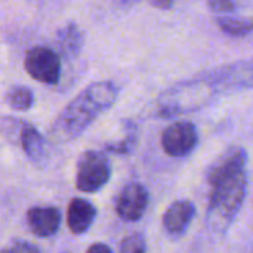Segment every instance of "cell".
I'll return each mask as SVG.
<instances>
[{"label":"cell","mask_w":253,"mask_h":253,"mask_svg":"<svg viewBox=\"0 0 253 253\" xmlns=\"http://www.w3.org/2000/svg\"><path fill=\"white\" fill-rule=\"evenodd\" d=\"M197 144L199 132L191 122H175L162 133V147L170 157H185L194 151Z\"/></svg>","instance_id":"8992f818"},{"label":"cell","mask_w":253,"mask_h":253,"mask_svg":"<svg viewBox=\"0 0 253 253\" xmlns=\"http://www.w3.org/2000/svg\"><path fill=\"white\" fill-rule=\"evenodd\" d=\"M148 190L139 182L126 184L116 197V213L127 222L139 221L148 208Z\"/></svg>","instance_id":"ba28073f"},{"label":"cell","mask_w":253,"mask_h":253,"mask_svg":"<svg viewBox=\"0 0 253 253\" xmlns=\"http://www.w3.org/2000/svg\"><path fill=\"white\" fill-rule=\"evenodd\" d=\"M62 213L56 206H33L27 212V224L30 231L40 237L49 239L59 231Z\"/></svg>","instance_id":"9c48e42d"},{"label":"cell","mask_w":253,"mask_h":253,"mask_svg":"<svg viewBox=\"0 0 253 253\" xmlns=\"http://www.w3.org/2000/svg\"><path fill=\"white\" fill-rule=\"evenodd\" d=\"M86 253H113V251L105 243H93L87 248Z\"/></svg>","instance_id":"ffe728a7"},{"label":"cell","mask_w":253,"mask_h":253,"mask_svg":"<svg viewBox=\"0 0 253 253\" xmlns=\"http://www.w3.org/2000/svg\"><path fill=\"white\" fill-rule=\"evenodd\" d=\"M119 253H147L145 239L139 233L129 234L120 245Z\"/></svg>","instance_id":"e0dca14e"},{"label":"cell","mask_w":253,"mask_h":253,"mask_svg":"<svg viewBox=\"0 0 253 253\" xmlns=\"http://www.w3.org/2000/svg\"><path fill=\"white\" fill-rule=\"evenodd\" d=\"M19 145L30 162L42 163L46 159V142L43 135L30 123L24 122L19 133Z\"/></svg>","instance_id":"4fadbf2b"},{"label":"cell","mask_w":253,"mask_h":253,"mask_svg":"<svg viewBox=\"0 0 253 253\" xmlns=\"http://www.w3.org/2000/svg\"><path fill=\"white\" fill-rule=\"evenodd\" d=\"M209 9L215 13H221L224 16H228L230 13H233L237 7V3L234 1H228V0H213L208 3Z\"/></svg>","instance_id":"d6986e66"},{"label":"cell","mask_w":253,"mask_h":253,"mask_svg":"<svg viewBox=\"0 0 253 253\" xmlns=\"http://www.w3.org/2000/svg\"><path fill=\"white\" fill-rule=\"evenodd\" d=\"M83 43H84L83 31L79 28L76 22H67L64 27L58 30L56 34L58 50L67 61H74L82 53Z\"/></svg>","instance_id":"7c38bea8"},{"label":"cell","mask_w":253,"mask_h":253,"mask_svg":"<svg viewBox=\"0 0 253 253\" xmlns=\"http://www.w3.org/2000/svg\"><path fill=\"white\" fill-rule=\"evenodd\" d=\"M196 215V206L190 200L173 202L163 215V227L169 236H182Z\"/></svg>","instance_id":"30bf717a"},{"label":"cell","mask_w":253,"mask_h":253,"mask_svg":"<svg viewBox=\"0 0 253 253\" xmlns=\"http://www.w3.org/2000/svg\"><path fill=\"white\" fill-rule=\"evenodd\" d=\"M96 218V208L86 199L74 197L67 208V224L73 234H84Z\"/></svg>","instance_id":"8fae6325"},{"label":"cell","mask_w":253,"mask_h":253,"mask_svg":"<svg viewBox=\"0 0 253 253\" xmlns=\"http://www.w3.org/2000/svg\"><path fill=\"white\" fill-rule=\"evenodd\" d=\"M24 67L27 74L47 86L59 83L61 79V58L59 55L44 46H34L25 53Z\"/></svg>","instance_id":"5b68a950"},{"label":"cell","mask_w":253,"mask_h":253,"mask_svg":"<svg viewBox=\"0 0 253 253\" xmlns=\"http://www.w3.org/2000/svg\"><path fill=\"white\" fill-rule=\"evenodd\" d=\"M218 95H221L209 73H205L191 80L181 82L166 92L157 101V114L160 117H176L193 113L209 105Z\"/></svg>","instance_id":"3957f363"},{"label":"cell","mask_w":253,"mask_h":253,"mask_svg":"<svg viewBox=\"0 0 253 253\" xmlns=\"http://www.w3.org/2000/svg\"><path fill=\"white\" fill-rule=\"evenodd\" d=\"M151 6L159 7V9H170L173 6V1H165V0H157V1H151Z\"/></svg>","instance_id":"44dd1931"},{"label":"cell","mask_w":253,"mask_h":253,"mask_svg":"<svg viewBox=\"0 0 253 253\" xmlns=\"http://www.w3.org/2000/svg\"><path fill=\"white\" fill-rule=\"evenodd\" d=\"M218 27L230 36L239 37L246 36L253 31V16H219L218 18Z\"/></svg>","instance_id":"9a60e30c"},{"label":"cell","mask_w":253,"mask_h":253,"mask_svg":"<svg viewBox=\"0 0 253 253\" xmlns=\"http://www.w3.org/2000/svg\"><path fill=\"white\" fill-rule=\"evenodd\" d=\"M136 144V132L133 127H127L126 129V135L117 141V142H111V144H107L105 150L108 153H114V154H119V156H125V154H129L133 147Z\"/></svg>","instance_id":"2e32d148"},{"label":"cell","mask_w":253,"mask_h":253,"mask_svg":"<svg viewBox=\"0 0 253 253\" xmlns=\"http://www.w3.org/2000/svg\"><path fill=\"white\" fill-rule=\"evenodd\" d=\"M64 253H71V252H64Z\"/></svg>","instance_id":"7402d4cb"},{"label":"cell","mask_w":253,"mask_h":253,"mask_svg":"<svg viewBox=\"0 0 253 253\" xmlns=\"http://www.w3.org/2000/svg\"><path fill=\"white\" fill-rule=\"evenodd\" d=\"M119 98V87L110 80L93 82L73 98L50 127V136L58 144L79 138L99 116L108 111Z\"/></svg>","instance_id":"7a4b0ae2"},{"label":"cell","mask_w":253,"mask_h":253,"mask_svg":"<svg viewBox=\"0 0 253 253\" xmlns=\"http://www.w3.org/2000/svg\"><path fill=\"white\" fill-rule=\"evenodd\" d=\"M0 253H40V249L27 240L13 239L0 251Z\"/></svg>","instance_id":"ac0fdd59"},{"label":"cell","mask_w":253,"mask_h":253,"mask_svg":"<svg viewBox=\"0 0 253 253\" xmlns=\"http://www.w3.org/2000/svg\"><path fill=\"white\" fill-rule=\"evenodd\" d=\"M4 102L16 111H28L34 104V93L30 87L22 84L10 86L4 93Z\"/></svg>","instance_id":"5bb4252c"},{"label":"cell","mask_w":253,"mask_h":253,"mask_svg":"<svg viewBox=\"0 0 253 253\" xmlns=\"http://www.w3.org/2000/svg\"><path fill=\"white\" fill-rule=\"evenodd\" d=\"M209 74L221 93L253 89V58L224 65Z\"/></svg>","instance_id":"52a82bcc"},{"label":"cell","mask_w":253,"mask_h":253,"mask_svg":"<svg viewBox=\"0 0 253 253\" xmlns=\"http://www.w3.org/2000/svg\"><path fill=\"white\" fill-rule=\"evenodd\" d=\"M248 154L234 147L219 156L208 172L211 185L208 221L216 233H224L240 212L248 193Z\"/></svg>","instance_id":"6da1fadb"},{"label":"cell","mask_w":253,"mask_h":253,"mask_svg":"<svg viewBox=\"0 0 253 253\" xmlns=\"http://www.w3.org/2000/svg\"><path fill=\"white\" fill-rule=\"evenodd\" d=\"M111 178L108 157L96 150L83 151L76 168V188L82 193H96L104 188Z\"/></svg>","instance_id":"277c9868"}]
</instances>
